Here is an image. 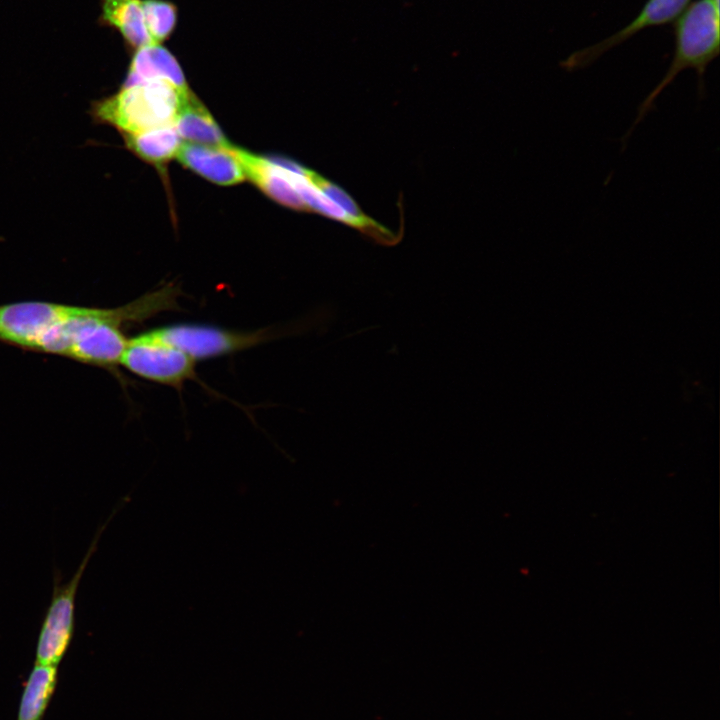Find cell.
<instances>
[{
    "mask_svg": "<svg viewBox=\"0 0 720 720\" xmlns=\"http://www.w3.org/2000/svg\"><path fill=\"white\" fill-rule=\"evenodd\" d=\"M674 24L675 46L670 65L662 79L639 104L635 119L621 138L622 150L637 125L655 109L659 95L684 70L695 71L698 97L703 99L706 96L705 74L720 51V0L690 2Z\"/></svg>",
    "mask_w": 720,
    "mask_h": 720,
    "instance_id": "cell-1",
    "label": "cell"
},
{
    "mask_svg": "<svg viewBox=\"0 0 720 720\" xmlns=\"http://www.w3.org/2000/svg\"><path fill=\"white\" fill-rule=\"evenodd\" d=\"M192 92L160 79L122 86L115 95L93 105L96 120L108 123L124 135L137 134L173 124Z\"/></svg>",
    "mask_w": 720,
    "mask_h": 720,
    "instance_id": "cell-2",
    "label": "cell"
},
{
    "mask_svg": "<svg viewBox=\"0 0 720 720\" xmlns=\"http://www.w3.org/2000/svg\"><path fill=\"white\" fill-rule=\"evenodd\" d=\"M195 363L153 329L128 338L119 365L148 381L181 388L195 378Z\"/></svg>",
    "mask_w": 720,
    "mask_h": 720,
    "instance_id": "cell-3",
    "label": "cell"
},
{
    "mask_svg": "<svg viewBox=\"0 0 720 720\" xmlns=\"http://www.w3.org/2000/svg\"><path fill=\"white\" fill-rule=\"evenodd\" d=\"M102 529L94 538L72 578L68 582L60 584L59 577H54L51 601L43 619L36 646L37 664L57 666L70 646L75 625L76 594L83 573L96 550Z\"/></svg>",
    "mask_w": 720,
    "mask_h": 720,
    "instance_id": "cell-4",
    "label": "cell"
},
{
    "mask_svg": "<svg viewBox=\"0 0 720 720\" xmlns=\"http://www.w3.org/2000/svg\"><path fill=\"white\" fill-rule=\"evenodd\" d=\"M195 362L243 351L272 338L267 329L237 331L212 325L178 323L154 329Z\"/></svg>",
    "mask_w": 720,
    "mask_h": 720,
    "instance_id": "cell-5",
    "label": "cell"
},
{
    "mask_svg": "<svg viewBox=\"0 0 720 720\" xmlns=\"http://www.w3.org/2000/svg\"><path fill=\"white\" fill-rule=\"evenodd\" d=\"M690 2L691 0H647L636 17L625 27L591 46L574 51L559 65L570 72L583 69L641 31L675 22Z\"/></svg>",
    "mask_w": 720,
    "mask_h": 720,
    "instance_id": "cell-6",
    "label": "cell"
},
{
    "mask_svg": "<svg viewBox=\"0 0 720 720\" xmlns=\"http://www.w3.org/2000/svg\"><path fill=\"white\" fill-rule=\"evenodd\" d=\"M176 157L187 168L220 185L237 184L246 177L232 145L181 144Z\"/></svg>",
    "mask_w": 720,
    "mask_h": 720,
    "instance_id": "cell-7",
    "label": "cell"
},
{
    "mask_svg": "<svg viewBox=\"0 0 720 720\" xmlns=\"http://www.w3.org/2000/svg\"><path fill=\"white\" fill-rule=\"evenodd\" d=\"M245 175L277 202L297 210L307 209L294 189L290 171L277 160H269L234 147Z\"/></svg>",
    "mask_w": 720,
    "mask_h": 720,
    "instance_id": "cell-8",
    "label": "cell"
},
{
    "mask_svg": "<svg viewBox=\"0 0 720 720\" xmlns=\"http://www.w3.org/2000/svg\"><path fill=\"white\" fill-rule=\"evenodd\" d=\"M152 79L165 80L182 90H189L177 59L162 45L148 44L136 49L123 86Z\"/></svg>",
    "mask_w": 720,
    "mask_h": 720,
    "instance_id": "cell-9",
    "label": "cell"
},
{
    "mask_svg": "<svg viewBox=\"0 0 720 720\" xmlns=\"http://www.w3.org/2000/svg\"><path fill=\"white\" fill-rule=\"evenodd\" d=\"M173 124L180 138L191 143L219 147L230 145L210 113L193 93L184 101Z\"/></svg>",
    "mask_w": 720,
    "mask_h": 720,
    "instance_id": "cell-10",
    "label": "cell"
},
{
    "mask_svg": "<svg viewBox=\"0 0 720 720\" xmlns=\"http://www.w3.org/2000/svg\"><path fill=\"white\" fill-rule=\"evenodd\" d=\"M102 20L116 28L135 50L151 44L141 0H102Z\"/></svg>",
    "mask_w": 720,
    "mask_h": 720,
    "instance_id": "cell-11",
    "label": "cell"
},
{
    "mask_svg": "<svg viewBox=\"0 0 720 720\" xmlns=\"http://www.w3.org/2000/svg\"><path fill=\"white\" fill-rule=\"evenodd\" d=\"M124 137L131 151L155 165L164 164L176 157L181 146L180 136L174 124L124 135Z\"/></svg>",
    "mask_w": 720,
    "mask_h": 720,
    "instance_id": "cell-12",
    "label": "cell"
},
{
    "mask_svg": "<svg viewBox=\"0 0 720 720\" xmlns=\"http://www.w3.org/2000/svg\"><path fill=\"white\" fill-rule=\"evenodd\" d=\"M56 683L57 667L36 663L25 684L17 720H42Z\"/></svg>",
    "mask_w": 720,
    "mask_h": 720,
    "instance_id": "cell-13",
    "label": "cell"
},
{
    "mask_svg": "<svg viewBox=\"0 0 720 720\" xmlns=\"http://www.w3.org/2000/svg\"><path fill=\"white\" fill-rule=\"evenodd\" d=\"M141 3L151 44L162 45L175 30L177 8L167 0H141Z\"/></svg>",
    "mask_w": 720,
    "mask_h": 720,
    "instance_id": "cell-14",
    "label": "cell"
},
{
    "mask_svg": "<svg viewBox=\"0 0 720 720\" xmlns=\"http://www.w3.org/2000/svg\"><path fill=\"white\" fill-rule=\"evenodd\" d=\"M306 176L318 189L340 205L348 214L362 221L372 220L361 212L353 199L340 187L308 169H306Z\"/></svg>",
    "mask_w": 720,
    "mask_h": 720,
    "instance_id": "cell-15",
    "label": "cell"
}]
</instances>
